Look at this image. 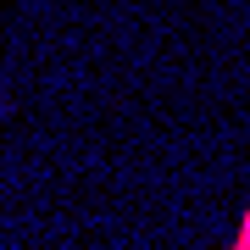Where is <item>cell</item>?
I'll return each mask as SVG.
<instances>
[{
    "instance_id": "obj_1",
    "label": "cell",
    "mask_w": 250,
    "mask_h": 250,
    "mask_svg": "<svg viewBox=\"0 0 250 250\" xmlns=\"http://www.w3.org/2000/svg\"><path fill=\"white\" fill-rule=\"evenodd\" d=\"M228 250H250V206L239 211V228H233V245Z\"/></svg>"
}]
</instances>
